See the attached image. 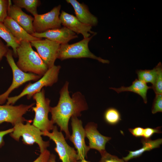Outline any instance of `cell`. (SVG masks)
Listing matches in <instances>:
<instances>
[{"label": "cell", "instance_id": "obj_17", "mask_svg": "<svg viewBox=\"0 0 162 162\" xmlns=\"http://www.w3.org/2000/svg\"><path fill=\"white\" fill-rule=\"evenodd\" d=\"M66 1L72 6L75 16L81 22L92 27L97 24V17L92 14L88 6L85 4L80 3L76 0H67Z\"/></svg>", "mask_w": 162, "mask_h": 162}, {"label": "cell", "instance_id": "obj_14", "mask_svg": "<svg viewBox=\"0 0 162 162\" xmlns=\"http://www.w3.org/2000/svg\"><path fill=\"white\" fill-rule=\"evenodd\" d=\"M31 35L36 38H45L61 44H68L70 40L78 38L76 33L64 26L49 30L43 33L34 32Z\"/></svg>", "mask_w": 162, "mask_h": 162}, {"label": "cell", "instance_id": "obj_16", "mask_svg": "<svg viewBox=\"0 0 162 162\" xmlns=\"http://www.w3.org/2000/svg\"><path fill=\"white\" fill-rule=\"evenodd\" d=\"M8 16L12 18L28 34L34 32L33 22L34 17L24 12L22 9L11 4L8 11Z\"/></svg>", "mask_w": 162, "mask_h": 162}, {"label": "cell", "instance_id": "obj_9", "mask_svg": "<svg viewBox=\"0 0 162 162\" xmlns=\"http://www.w3.org/2000/svg\"><path fill=\"white\" fill-rule=\"evenodd\" d=\"M61 7L59 4L46 13L34 16L33 25L34 32L41 33L61 27L59 18Z\"/></svg>", "mask_w": 162, "mask_h": 162}, {"label": "cell", "instance_id": "obj_33", "mask_svg": "<svg viewBox=\"0 0 162 162\" xmlns=\"http://www.w3.org/2000/svg\"><path fill=\"white\" fill-rule=\"evenodd\" d=\"M13 131V128L8 129L7 130L0 131V148L4 144L3 138L6 135L10 134Z\"/></svg>", "mask_w": 162, "mask_h": 162}, {"label": "cell", "instance_id": "obj_32", "mask_svg": "<svg viewBox=\"0 0 162 162\" xmlns=\"http://www.w3.org/2000/svg\"><path fill=\"white\" fill-rule=\"evenodd\" d=\"M9 49L6 45H5L0 38V62L4 56H5Z\"/></svg>", "mask_w": 162, "mask_h": 162}, {"label": "cell", "instance_id": "obj_2", "mask_svg": "<svg viewBox=\"0 0 162 162\" xmlns=\"http://www.w3.org/2000/svg\"><path fill=\"white\" fill-rule=\"evenodd\" d=\"M30 42H20L17 49L18 59L16 64L22 71L43 76L49 69L37 52L32 49Z\"/></svg>", "mask_w": 162, "mask_h": 162}, {"label": "cell", "instance_id": "obj_30", "mask_svg": "<svg viewBox=\"0 0 162 162\" xmlns=\"http://www.w3.org/2000/svg\"><path fill=\"white\" fill-rule=\"evenodd\" d=\"M51 154L50 152L46 149L41 152L38 157L33 162H49Z\"/></svg>", "mask_w": 162, "mask_h": 162}, {"label": "cell", "instance_id": "obj_11", "mask_svg": "<svg viewBox=\"0 0 162 162\" xmlns=\"http://www.w3.org/2000/svg\"><path fill=\"white\" fill-rule=\"evenodd\" d=\"M71 126L72 133L69 138L77 150V161L85 159L90 148L85 142L86 134L82 122L77 117H71Z\"/></svg>", "mask_w": 162, "mask_h": 162}, {"label": "cell", "instance_id": "obj_27", "mask_svg": "<svg viewBox=\"0 0 162 162\" xmlns=\"http://www.w3.org/2000/svg\"><path fill=\"white\" fill-rule=\"evenodd\" d=\"M100 154L101 157L100 162H127L123 159H120L116 156L111 154L106 150Z\"/></svg>", "mask_w": 162, "mask_h": 162}, {"label": "cell", "instance_id": "obj_28", "mask_svg": "<svg viewBox=\"0 0 162 162\" xmlns=\"http://www.w3.org/2000/svg\"><path fill=\"white\" fill-rule=\"evenodd\" d=\"M162 112V94H156L152 108V113L154 114Z\"/></svg>", "mask_w": 162, "mask_h": 162}, {"label": "cell", "instance_id": "obj_29", "mask_svg": "<svg viewBox=\"0 0 162 162\" xmlns=\"http://www.w3.org/2000/svg\"><path fill=\"white\" fill-rule=\"evenodd\" d=\"M161 133V127H158L154 128H144L143 137L146 139H149L154 134Z\"/></svg>", "mask_w": 162, "mask_h": 162}, {"label": "cell", "instance_id": "obj_18", "mask_svg": "<svg viewBox=\"0 0 162 162\" xmlns=\"http://www.w3.org/2000/svg\"><path fill=\"white\" fill-rule=\"evenodd\" d=\"M3 23L13 36L20 43L26 40L30 42L41 38H36L28 34L12 18L8 16Z\"/></svg>", "mask_w": 162, "mask_h": 162}, {"label": "cell", "instance_id": "obj_10", "mask_svg": "<svg viewBox=\"0 0 162 162\" xmlns=\"http://www.w3.org/2000/svg\"><path fill=\"white\" fill-rule=\"evenodd\" d=\"M30 43L32 46L36 49L37 53L48 68L54 65L60 44L46 38L33 41Z\"/></svg>", "mask_w": 162, "mask_h": 162}, {"label": "cell", "instance_id": "obj_4", "mask_svg": "<svg viewBox=\"0 0 162 162\" xmlns=\"http://www.w3.org/2000/svg\"><path fill=\"white\" fill-rule=\"evenodd\" d=\"M61 67L54 65L49 68L41 78L34 83H29L18 95L8 97L6 104L13 105L19 99L26 95L28 99L36 93L40 92L44 87L50 86L57 82Z\"/></svg>", "mask_w": 162, "mask_h": 162}, {"label": "cell", "instance_id": "obj_7", "mask_svg": "<svg viewBox=\"0 0 162 162\" xmlns=\"http://www.w3.org/2000/svg\"><path fill=\"white\" fill-rule=\"evenodd\" d=\"M13 52L9 49L5 57L12 70L13 79L11 84L4 93L0 94V105L4 104L9 97L10 94L15 89L26 82L31 81H37L41 76L31 73L25 72L17 66L13 58Z\"/></svg>", "mask_w": 162, "mask_h": 162}, {"label": "cell", "instance_id": "obj_8", "mask_svg": "<svg viewBox=\"0 0 162 162\" xmlns=\"http://www.w3.org/2000/svg\"><path fill=\"white\" fill-rule=\"evenodd\" d=\"M42 135L49 137L55 143L54 148L62 162H76L77 161V152L74 148L69 146L61 131H58L55 125L51 133L49 131L42 132Z\"/></svg>", "mask_w": 162, "mask_h": 162}, {"label": "cell", "instance_id": "obj_26", "mask_svg": "<svg viewBox=\"0 0 162 162\" xmlns=\"http://www.w3.org/2000/svg\"><path fill=\"white\" fill-rule=\"evenodd\" d=\"M11 4V0H0V22L3 23L8 16V11Z\"/></svg>", "mask_w": 162, "mask_h": 162}, {"label": "cell", "instance_id": "obj_6", "mask_svg": "<svg viewBox=\"0 0 162 162\" xmlns=\"http://www.w3.org/2000/svg\"><path fill=\"white\" fill-rule=\"evenodd\" d=\"M32 98L36 103V106L32 108L35 113L32 124L42 132L49 131L52 130L54 127V124L49 119L48 116L50 110V100L45 98L44 89L42 88L40 92L35 94Z\"/></svg>", "mask_w": 162, "mask_h": 162}, {"label": "cell", "instance_id": "obj_21", "mask_svg": "<svg viewBox=\"0 0 162 162\" xmlns=\"http://www.w3.org/2000/svg\"><path fill=\"white\" fill-rule=\"evenodd\" d=\"M0 38L6 43V45L13 49V55L17 57V49L20 45L19 42L12 35L3 23L0 22Z\"/></svg>", "mask_w": 162, "mask_h": 162}, {"label": "cell", "instance_id": "obj_23", "mask_svg": "<svg viewBox=\"0 0 162 162\" xmlns=\"http://www.w3.org/2000/svg\"><path fill=\"white\" fill-rule=\"evenodd\" d=\"M136 73L138 80L147 83L150 82L154 84L157 76V68L156 66L152 70H137Z\"/></svg>", "mask_w": 162, "mask_h": 162}, {"label": "cell", "instance_id": "obj_34", "mask_svg": "<svg viewBox=\"0 0 162 162\" xmlns=\"http://www.w3.org/2000/svg\"><path fill=\"white\" fill-rule=\"evenodd\" d=\"M56 156L53 154H51L50 159L49 160V162H56Z\"/></svg>", "mask_w": 162, "mask_h": 162}, {"label": "cell", "instance_id": "obj_24", "mask_svg": "<svg viewBox=\"0 0 162 162\" xmlns=\"http://www.w3.org/2000/svg\"><path fill=\"white\" fill-rule=\"evenodd\" d=\"M104 117L106 122L111 125L116 124L121 120V114L119 111L112 107L109 108L106 110Z\"/></svg>", "mask_w": 162, "mask_h": 162}, {"label": "cell", "instance_id": "obj_3", "mask_svg": "<svg viewBox=\"0 0 162 162\" xmlns=\"http://www.w3.org/2000/svg\"><path fill=\"white\" fill-rule=\"evenodd\" d=\"M32 121L27 120L25 124L20 122L14 126L13 131L10 134L11 137L19 141L20 137L22 138L23 143L32 145L34 143L38 144L40 152H44L50 146V142L43 140L41 136L42 132L31 123Z\"/></svg>", "mask_w": 162, "mask_h": 162}, {"label": "cell", "instance_id": "obj_5", "mask_svg": "<svg viewBox=\"0 0 162 162\" xmlns=\"http://www.w3.org/2000/svg\"><path fill=\"white\" fill-rule=\"evenodd\" d=\"M96 34L83 38L82 40L73 44H61L57 58L63 60L70 58H89L97 60L103 63L109 64V60L97 56L89 50L88 43Z\"/></svg>", "mask_w": 162, "mask_h": 162}, {"label": "cell", "instance_id": "obj_19", "mask_svg": "<svg viewBox=\"0 0 162 162\" xmlns=\"http://www.w3.org/2000/svg\"><path fill=\"white\" fill-rule=\"evenodd\" d=\"M151 88V86H148L146 83L137 79H136L133 81L132 85L129 86H122L119 88H110L118 93L124 92H130L137 94L142 97L145 104H146L147 102V94L148 91Z\"/></svg>", "mask_w": 162, "mask_h": 162}, {"label": "cell", "instance_id": "obj_1", "mask_svg": "<svg viewBox=\"0 0 162 162\" xmlns=\"http://www.w3.org/2000/svg\"><path fill=\"white\" fill-rule=\"evenodd\" d=\"M69 83L66 82L61 89L60 97L57 105L51 107V120L64 132L66 139H69L70 135L68 124L70 118L81 115V112L87 109V106L83 96L80 92L74 93L71 97L68 91Z\"/></svg>", "mask_w": 162, "mask_h": 162}, {"label": "cell", "instance_id": "obj_13", "mask_svg": "<svg viewBox=\"0 0 162 162\" xmlns=\"http://www.w3.org/2000/svg\"><path fill=\"white\" fill-rule=\"evenodd\" d=\"M59 18L61 24L77 34H81L83 38L91 36V34H96V33L91 30L92 26L81 22L75 16L62 10Z\"/></svg>", "mask_w": 162, "mask_h": 162}, {"label": "cell", "instance_id": "obj_31", "mask_svg": "<svg viewBox=\"0 0 162 162\" xmlns=\"http://www.w3.org/2000/svg\"><path fill=\"white\" fill-rule=\"evenodd\" d=\"M144 130V128L140 127H136L134 128L129 129V131L136 137L143 136Z\"/></svg>", "mask_w": 162, "mask_h": 162}, {"label": "cell", "instance_id": "obj_12", "mask_svg": "<svg viewBox=\"0 0 162 162\" xmlns=\"http://www.w3.org/2000/svg\"><path fill=\"white\" fill-rule=\"evenodd\" d=\"M34 103L27 105L20 104L13 106L11 104L0 105V124L4 122L11 123L14 126L20 122H23L27 120L23 117Z\"/></svg>", "mask_w": 162, "mask_h": 162}, {"label": "cell", "instance_id": "obj_15", "mask_svg": "<svg viewBox=\"0 0 162 162\" xmlns=\"http://www.w3.org/2000/svg\"><path fill=\"white\" fill-rule=\"evenodd\" d=\"M97 128V124L90 122L86 125L85 130L86 137L89 141L88 146L90 148L97 150L100 153L106 150V144L111 138L102 135Z\"/></svg>", "mask_w": 162, "mask_h": 162}, {"label": "cell", "instance_id": "obj_35", "mask_svg": "<svg viewBox=\"0 0 162 162\" xmlns=\"http://www.w3.org/2000/svg\"><path fill=\"white\" fill-rule=\"evenodd\" d=\"M76 162H90L86 160L85 159H83L81 160H78Z\"/></svg>", "mask_w": 162, "mask_h": 162}, {"label": "cell", "instance_id": "obj_25", "mask_svg": "<svg viewBox=\"0 0 162 162\" xmlns=\"http://www.w3.org/2000/svg\"><path fill=\"white\" fill-rule=\"evenodd\" d=\"M157 76L154 83L151 86L156 94H162V67L160 62L156 66Z\"/></svg>", "mask_w": 162, "mask_h": 162}, {"label": "cell", "instance_id": "obj_20", "mask_svg": "<svg viewBox=\"0 0 162 162\" xmlns=\"http://www.w3.org/2000/svg\"><path fill=\"white\" fill-rule=\"evenodd\" d=\"M142 146L141 148L134 151H129L128 155L123 159L126 161L141 156L144 152L159 148L162 143V139L152 140L149 139L142 138L141 140Z\"/></svg>", "mask_w": 162, "mask_h": 162}, {"label": "cell", "instance_id": "obj_22", "mask_svg": "<svg viewBox=\"0 0 162 162\" xmlns=\"http://www.w3.org/2000/svg\"><path fill=\"white\" fill-rule=\"evenodd\" d=\"M14 4L21 8L25 9L34 16L38 14L37 8L41 4L39 0H13Z\"/></svg>", "mask_w": 162, "mask_h": 162}]
</instances>
